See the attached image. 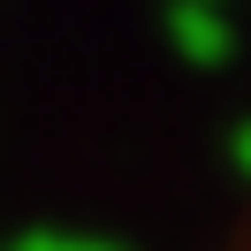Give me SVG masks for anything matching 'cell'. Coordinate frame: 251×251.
I'll use <instances>...</instances> for the list:
<instances>
[{
    "instance_id": "obj_1",
    "label": "cell",
    "mask_w": 251,
    "mask_h": 251,
    "mask_svg": "<svg viewBox=\"0 0 251 251\" xmlns=\"http://www.w3.org/2000/svg\"><path fill=\"white\" fill-rule=\"evenodd\" d=\"M168 31L183 38L190 61H228V23H221V8H205V0H175Z\"/></svg>"
},
{
    "instance_id": "obj_2",
    "label": "cell",
    "mask_w": 251,
    "mask_h": 251,
    "mask_svg": "<svg viewBox=\"0 0 251 251\" xmlns=\"http://www.w3.org/2000/svg\"><path fill=\"white\" fill-rule=\"evenodd\" d=\"M16 251H122L114 236H69V228H38V236H23Z\"/></svg>"
},
{
    "instance_id": "obj_3",
    "label": "cell",
    "mask_w": 251,
    "mask_h": 251,
    "mask_svg": "<svg viewBox=\"0 0 251 251\" xmlns=\"http://www.w3.org/2000/svg\"><path fill=\"white\" fill-rule=\"evenodd\" d=\"M236 168H244V175H251V122H244V129H236Z\"/></svg>"
}]
</instances>
